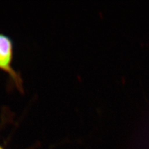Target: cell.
I'll return each mask as SVG.
<instances>
[{
    "label": "cell",
    "mask_w": 149,
    "mask_h": 149,
    "mask_svg": "<svg viewBox=\"0 0 149 149\" xmlns=\"http://www.w3.org/2000/svg\"><path fill=\"white\" fill-rule=\"evenodd\" d=\"M0 149H3V148L1 147V146H0Z\"/></svg>",
    "instance_id": "7a4b0ae2"
},
{
    "label": "cell",
    "mask_w": 149,
    "mask_h": 149,
    "mask_svg": "<svg viewBox=\"0 0 149 149\" xmlns=\"http://www.w3.org/2000/svg\"><path fill=\"white\" fill-rule=\"evenodd\" d=\"M13 54L12 40L8 36L0 34V69L9 74L19 89H22L21 78L11 65Z\"/></svg>",
    "instance_id": "6da1fadb"
}]
</instances>
